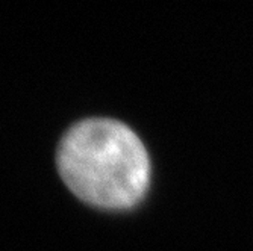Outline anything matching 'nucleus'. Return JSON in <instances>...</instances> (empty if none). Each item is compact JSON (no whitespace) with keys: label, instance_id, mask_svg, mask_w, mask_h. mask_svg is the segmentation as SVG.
<instances>
[{"label":"nucleus","instance_id":"obj_1","mask_svg":"<svg viewBox=\"0 0 253 251\" xmlns=\"http://www.w3.org/2000/svg\"><path fill=\"white\" fill-rule=\"evenodd\" d=\"M56 165L62 181L79 200L102 209H129L146 195L152 164L146 145L127 124L86 118L59 141Z\"/></svg>","mask_w":253,"mask_h":251}]
</instances>
